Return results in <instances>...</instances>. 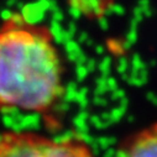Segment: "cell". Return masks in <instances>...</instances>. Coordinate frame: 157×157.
Wrapping results in <instances>:
<instances>
[{
    "label": "cell",
    "instance_id": "cell-1",
    "mask_svg": "<svg viewBox=\"0 0 157 157\" xmlns=\"http://www.w3.org/2000/svg\"><path fill=\"white\" fill-rule=\"evenodd\" d=\"M66 66L50 26L20 13L0 22V111L50 116L62 101Z\"/></svg>",
    "mask_w": 157,
    "mask_h": 157
},
{
    "label": "cell",
    "instance_id": "cell-2",
    "mask_svg": "<svg viewBox=\"0 0 157 157\" xmlns=\"http://www.w3.org/2000/svg\"><path fill=\"white\" fill-rule=\"evenodd\" d=\"M0 157H98L78 135H47L31 130H5L0 134Z\"/></svg>",
    "mask_w": 157,
    "mask_h": 157
},
{
    "label": "cell",
    "instance_id": "cell-3",
    "mask_svg": "<svg viewBox=\"0 0 157 157\" xmlns=\"http://www.w3.org/2000/svg\"><path fill=\"white\" fill-rule=\"evenodd\" d=\"M117 157H157V121L129 135L120 144Z\"/></svg>",
    "mask_w": 157,
    "mask_h": 157
}]
</instances>
